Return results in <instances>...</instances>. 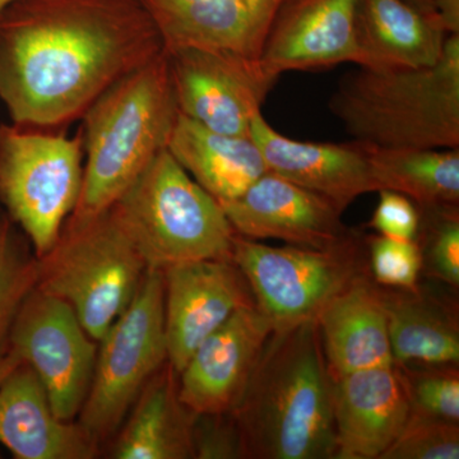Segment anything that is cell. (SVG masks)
<instances>
[{
  "label": "cell",
  "mask_w": 459,
  "mask_h": 459,
  "mask_svg": "<svg viewBox=\"0 0 459 459\" xmlns=\"http://www.w3.org/2000/svg\"><path fill=\"white\" fill-rule=\"evenodd\" d=\"M17 2V0H0V12L3 11V9H5L8 7V5H11L12 3Z\"/></svg>",
  "instance_id": "obj_36"
},
{
  "label": "cell",
  "mask_w": 459,
  "mask_h": 459,
  "mask_svg": "<svg viewBox=\"0 0 459 459\" xmlns=\"http://www.w3.org/2000/svg\"><path fill=\"white\" fill-rule=\"evenodd\" d=\"M195 418L180 400L179 376L165 362L114 435L110 458L195 459Z\"/></svg>",
  "instance_id": "obj_22"
},
{
  "label": "cell",
  "mask_w": 459,
  "mask_h": 459,
  "mask_svg": "<svg viewBox=\"0 0 459 459\" xmlns=\"http://www.w3.org/2000/svg\"><path fill=\"white\" fill-rule=\"evenodd\" d=\"M231 261L246 277L273 331L316 319L350 283L370 274L362 234L328 249L271 247L237 234Z\"/></svg>",
  "instance_id": "obj_9"
},
{
  "label": "cell",
  "mask_w": 459,
  "mask_h": 459,
  "mask_svg": "<svg viewBox=\"0 0 459 459\" xmlns=\"http://www.w3.org/2000/svg\"><path fill=\"white\" fill-rule=\"evenodd\" d=\"M273 325L256 303L199 344L179 374L180 400L195 415L231 413L243 397Z\"/></svg>",
  "instance_id": "obj_14"
},
{
  "label": "cell",
  "mask_w": 459,
  "mask_h": 459,
  "mask_svg": "<svg viewBox=\"0 0 459 459\" xmlns=\"http://www.w3.org/2000/svg\"><path fill=\"white\" fill-rule=\"evenodd\" d=\"M193 446L195 459L243 458L240 435L231 413L197 415Z\"/></svg>",
  "instance_id": "obj_31"
},
{
  "label": "cell",
  "mask_w": 459,
  "mask_h": 459,
  "mask_svg": "<svg viewBox=\"0 0 459 459\" xmlns=\"http://www.w3.org/2000/svg\"><path fill=\"white\" fill-rule=\"evenodd\" d=\"M165 51L179 113L211 131L249 137L279 75L261 57L197 48Z\"/></svg>",
  "instance_id": "obj_11"
},
{
  "label": "cell",
  "mask_w": 459,
  "mask_h": 459,
  "mask_svg": "<svg viewBox=\"0 0 459 459\" xmlns=\"http://www.w3.org/2000/svg\"><path fill=\"white\" fill-rule=\"evenodd\" d=\"M395 367L403 377L411 412L459 424L458 367Z\"/></svg>",
  "instance_id": "obj_28"
},
{
  "label": "cell",
  "mask_w": 459,
  "mask_h": 459,
  "mask_svg": "<svg viewBox=\"0 0 459 459\" xmlns=\"http://www.w3.org/2000/svg\"><path fill=\"white\" fill-rule=\"evenodd\" d=\"M427 9L448 35L459 33V0H434Z\"/></svg>",
  "instance_id": "obj_33"
},
{
  "label": "cell",
  "mask_w": 459,
  "mask_h": 459,
  "mask_svg": "<svg viewBox=\"0 0 459 459\" xmlns=\"http://www.w3.org/2000/svg\"><path fill=\"white\" fill-rule=\"evenodd\" d=\"M231 415L243 458L336 459L333 380L316 319L273 331Z\"/></svg>",
  "instance_id": "obj_2"
},
{
  "label": "cell",
  "mask_w": 459,
  "mask_h": 459,
  "mask_svg": "<svg viewBox=\"0 0 459 459\" xmlns=\"http://www.w3.org/2000/svg\"><path fill=\"white\" fill-rule=\"evenodd\" d=\"M0 444L17 459H93L101 446L78 421L57 418L23 361L0 383Z\"/></svg>",
  "instance_id": "obj_19"
},
{
  "label": "cell",
  "mask_w": 459,
  "mask_h": 459,
  "mask_svg": "<svg viewBox=\"0 0 459 459\" xmlns=\"http://www.w3.org/2000/svg\"><path fill=\"white\" fill-rule=\"evenodd\" d=\"M249 135L268 171L327 199L342 213L360 195L377 192L364 144L292 140L277 132L262 111L253 117Z\"/></svg>",
  "instance_id": "obj_18"
},
{
  "label": "cell",
  "mask_w": 459,
  "mask_h": 459,
  "mask_svg": "<svg viewBox=\"0 0 459 459\" xmlns=\"http://www.w3.org/2000/svg\"><path fill=\"white\" fill-rule=\"evenodd\" d=\"M365 150L377 190L401 193L419 208L459 205V148Z\"/></svg>",
  "instance_id": "obj_25"
},
{
  "label": "cell",
  "mask_w": 459,
  "mask_h": 459,
  "mask_svg": "<svg viewBox=\"0 0 459 459\" xmlns=\"http://www.w3.org/2000/svg\"><path fill=\"white\" fill-rule=\"evenodd\" d=\"M333 380L336 459H380L406 425L409 394L395 365Z\"/></svg>",
  "instance_id": "obj_17"
},
{
  "label": "cell",
  "mask_w": 459,
  "mask_h": 459,
  "mask_svg": "<svg viewBox=\"0 0 459 459\" xmlns=\"http://www.w3.org/2000/svg\"><path fill=\"white\" fill-rule=\"evenodd\" d=\"M9 350L40 379L57 418L74 421L89 394L98 342L62 299L33 287L18 310Z\"/></svg>",
  "instance_id": "obj_10"
},
{
  "label": "cell",
  "mask_w": 459,
  "mask_h": 459,
  "mask_svg": "<svg viewBox=\"0 0 459 459\" xmlns=\"http://www.w3.org/2000/svg\"><path fill=\"white\" fill-rule=\"evenodd\" d=\"M459 424L411 412L380 459H458Z\"/></svg>",
  "instance_id": "obj_29"
},
{
  "label": "cell",
  "mask_w": 459,
  "mask_h": 459,
  "mask_svg": "<svg viewBox=\"0 0 459 459\" xmlns=\"http://www.w3.org/2000/svg\"><path fill=\"white\" fill-rule=\"evenodd\" d=\"M448 35L429 9L407 0H360L358 66L427 68L442 59Z\"/></svg>",
  "instance_id": "obj_21"
},
{
  "label": "cell",
  "mask_w": 459,
  "mask_h": 459,
  "mask_svg": "<svg viewBox=\"0 0 459 459\" xmlns=\"http://www.w3.org/2000/svg\"><path fill=\"white\" fill-rule=\"evenodd\" d=\"M371 280L386 289L413 290L421 274V252L416 240L365 237Z\"/></svg>",
  "instance_id": "obj_30"
},
{
  "label": "cell",
  "mask_w": 459,
  "mask_h": 459,
  "mask_svg": "<svg viewBox=\"0 0 459 459\" xmlns=\"http://www.w3.org/2000/svg\"><path fill=\"white\" fill-rule=\"evenodd\" d=\"M380 287L394 364L398 367H458L457 303L419 286Z\"/></svg>",
  "instance_id": "obj_23"
},
{
  "label": "cell",
  "mask_w": 459,
  "mask_h": 459,
  "mask_svg": "<svg viewBox=\"0 0 459 459\" xmlns=\"http://www.w3.org/2000/svg\"><path fill=\"white\" fill-rule=\"evenodd\" d=\"M178 115L165 49L105 91L82 117V189L69 217L108 210L168 146Z\"/></svg>",
  "instance_id": "obj_3"
},
{
  "label": "cell",
  "mask_w": 459,
  "mask_h": 459,
  "mask_svg": "<svg viewBox=\"0 0 459 459\" xmlns=\"http://www.w3.org/2000/svg\"><path fill=\"white\" fill-rule=\"evenodd\" d=\"M377 193L379 202L368 226L376 230L380 237L415 240L420 225L418 205L394 190L380 189Z\"/></svg>",
  "instance_id": "obj_32"
},
{
  "label": "cell",
  "mask_w": 459,
  "mask_h": 459,
  "mask_svg": "<svg viewBox=\"0 0 459 459\" xmlns=\"http://www.w3.org/2000/svg\"><path fill=\"white\" fill-rule=\"evenodd\" d=\"M164 272L168 361L179 376L205 338L240 307L255 303L249 283L232 261L204 259Z\"/></svg>",
  "instance_id": "obj_12"
},
{
  "label": "cell",
  "mask_w": 459,
  "mask_h": 459,
  "mask_svg": "<svg viewBox=\"0 0 459 459\" xmlns=\"http://www.w3.org/2000/svg\"><path fill=\"white\" fill-rule=\"evenodd\" d=\"M165 362L164 272L148 268L131 304L98 342L78 424L100 446L111 439Z\"/></svg>",
  "instance_id": "obj_8"
},
{
  "label": "cell",
  "mask_w": 459,
  "mask_h": 459,
  "mask_svg": "<svg viewBox=\"0 0 459 459\" xmlns=\"http://www.w3.org/2000/svg\"><path fill=\"white\" fill-rule=\"evenodd\" d=\"M110 208L147 268L231 261L237 232L221 204L166 148Z\"/></svg>",
  "instance_id": "obj_5"
},
{
  "label": "cell",
  "mask_w": 459,
  "mask_h": 459,
  "mask_svg": "<svg viewBox=\"0 0 459 459\" xmlns=\"http://www.w3.org/2000/svg\"><path fill=\"white\" fill-rule=\"evenodd\" d=\"M21 362H22V359L20 358V355L13 350H9L7 355L0 359V383L7 377L11 371L16 369Z\"/></svg>",
  "instance_id": "obj_34"
},
{
  "label": "cell",
  "mask_w": 459,
  "mask_h": 459,
  "mask_svg": "<svg viewBox=\"0 0 459 459\" xmlns=\"http://www.w3.org/2000/svg\"><path fill=\"white\" fill-rule=\"evenodd\" d=\"M148 268L111 208L68 217L56 243L38 258L36 287L65 301L96 342L126 309Z\"/></svg>",
  "instance_id": "obj_6"
},
{
  "label": "cell",
  "mask_w": 459,
  "mask_h": 459,
  "mask_svg": "<svg viewBox=\"0 0 459 459\" xmlns=\"http://www.w3.org/2000/svg\"><path fill=\"white\" fill-rule=\"evenodd\" d=\"M36 281L38 256L29 238L0 210V359L9 351L14 319Z\"/></svg>",
  "instance_id": "obj_26"
},
{
  "label": "cell",
  "mask_w": 459,
  "mask_h": 459,
  "mask_svg": "<svg viewBox=\"0 0 459 459\" xmlns=\"http://www.w3.org/2000/svg\"><path fill=\"white\" fill-rule=\"evenodd\" d=\"M282 0H138L165 50L197 48L261 57Z\"/></svg>",
  "instance_id": "obj_16"
},
{
  "label": "cell",
  "mask_w": 459,
  "mask_h": 459,
  "mask_svg": "<svg viewBox=\"0 0 459 459\" xmlns=\"http://www.w3.org/2000/svg\"><path fill=\"white\" fill-rule=\"evenodd\" d=\"M162 51L138 0H17L0 12V100L12 123L59 128Z\"/></svg>",
  "instance_id": "obj_1"
},
{
  "label": "cell",
  "mask_w": 459,
  "mask_h": 459,
  "mask_svg": "<svg viewBox=\"0 0 459 459\" xmlns=\"http://www.w3.org/2000/svg\"><path fill=\"white\" fill-rule=\"evenodd\" d=\"M421 273L458 291L459 205L419 208Z\"/></svg>",
  "instance_id": "obj_27"
},
{
  "label": "cell",
  "mask_w": 459,
  "mask_h": 459,
  "mask_svg": "<svg viewBox=\"0 0 459 459\" xmlns=\"http://www.w3.org/2000/svg\"><path fill=\"white\" fill-rule=\"evenodd\" d=\"M360 0H282L263 47V65L276 75L358 65Z\"/></svg>",
  "instance_id": "obj_15"
},
{
  "label": "cell",
  "mask_w": 459,
  "mask_h": 459,
  "mask_svg": "<svg viewBox=\"0 0 459 459\" xmlns=\"http://www.w3.org/2000/svg\"><path fill=\"white\" fill-rule=\"evenodd\" d=\"M0 124V205L38 258L56 243L80 199L83 134Z\"/></svg>",
  "instance_id": "obj_7"
},
{
  "label": "cell",
  "mask_w": 459,
  "mask_h": 459,
  "mask_svg": "<svg viewBox=\"0 0 459 459\" xmlns=\"http://www.w3.org/2000/svg\"><path fill=\"white\" fill-rule=\"evenodd\" d=\"M166 150L219 204L243 195L268 171L250 135L235 137L211 131L181 113Z\"/></svg>",
  "instance_id": "obj_24"
},
{
  "label": "cell",
  "mask_w": 459,
  "mask_h": 459,
  "mask_svg": "<svg viewBox=\"0 0 459 459\" xmlns=\"http://www.w3.org/2000/svg\"><path fill=\"white\" fill-rule=\"evenodd\" d=\"M411 4L416 5L420 9H427L434 0H407Z\"/></svg>",
  "instance_id": "obj_35"
},
{
  "label": "cell",
  "mask_w": 459,
  "mask_h": 459,
  "mask_svg": "<svg viewBox=\"0 0 459 459\" xmlns=\"http://www.w3.org/2000/svg\"><path fill=\"white\" fill-rule=\"evenodd\" d=\"M328 107L365 146L459 148V33L433 66H359L340 81Z\"/></svg>",
  "instance_id": "obj_4"
},
{
  "label": "cell",
  "mask_w": 459,
  "mask_h": 459,
  "mask_svg": "<svg viewBox=\"0 0 459 459\" xmlns=\"http://www.w3.org/2000/svg\"><path fill=\"white\" fill-rule=\"evenodd\" d=\"M316 320L332 377L394 365L385 303L370 274L334 296Z\"/></svg>",
  "instance_id": "obj_20"
},
{
  "label": "cell",
  "mask_w": 459,
  "mask_h": 459,
  "mask_svg": "<svg viewBox=\"0 0 459 459\" xmlns=\"http://www.w3.org/2000/svg\"><path fill=\"white\" fill-rule=\"evenodd\" d=\"M220 204L235 232L253 240L279 238L290 246L328 249L360 234L344 225L336 205L272 171Z\"/></svg>",
  "instance_id": "obj_13"
}]
</instances>
